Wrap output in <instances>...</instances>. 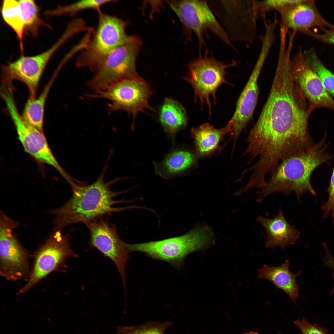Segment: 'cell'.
<instances>
[{
    "label": "cell",
    "instance_id": "cell-33",
    "mask_svg": "<svg viewBox=\"0 0 334 334\" xmlns=\"http://www.w3.org/2000/svg\"><path fill=\"white\" fill-rule=\"evenodd\" d=\"M242 334H258V333L256 332H246V333H245Z\"/></svg>",
    "mask_w": 334,
    "mask_h": 334
},
{
    "label": "cell",
    "instance_id": "cell-30",
    "mask_svg": "<svg viewBox=\"0 0 334 334\" xmlns=\"http://www.w3.org/2000/svg\"><path fill=\"white\" fill-rule=\"evenodd\" d=\"M294 323L302 334H328L326 329L316 324L311 323L305 319L297 320Z\"/></svg>",
    "mask_w": 334,
    "mask_h": 334
},
{
    "label": "cell",
    "instance_id": "cell-32",
    "mask_svg": "<svg viewBox=\"0 0 334 334\" xmlns=\"http://www.w3.org/2000/svg\"><path fill=\"white\" fill-rule=\"evenodd\" d=\"M323 246L325 250V253L323 258L324 265L331 268L333 271L332 276L334 279V257L332 255L328 250L325 243H323ZM334 289V287L333 290Z\"/></svg>",
    "mask_w": 334,
    "mask_h": 334
},
{
    "label": "cell",
    "instance_id": "cell-26",
    "mask_svg": "<svg viewBox=\"0 0 334 334\" xmlns=\"http://www.w3.org/2000/svg\"><path fill=\"white\" fill-rule=\"evenodd\" d=\"M172 325L171 321H149L135 326L119 327L116 334H165Z\"/></svg>",
    "mask_w": 334,
    "mask_h": 334
},
{
    "label": "cell",
    "instance_id": "cell-1",
    "mask_svg": "<svg viewBox=\"0 0 334 334\" xmlns=\"http://www.w3.org/2000/svg\"><path fill=\"white\" fill-rule=\"evenodd\" d=\"M290 67L288 61L277 62L267 99L248 135L257 146L273 153L293 152L312 140L308 128L312 110Z\"/></svg>",
    "mask_w": 334,
    "mask_h": 334
},
{
    "label": "cell",
    "instance_id": "cell-12",
    "mask_svg": "<svg viewBox=\"0 0 334 334\" xmlns=\"http://www.w3.org/2000/svg\"><path fill=\"white\" fill-rule=\"evenodd\" d=\"M98 12L96 29L83 52L89 59L100 61L110 52L126 43L130 36L126 32V23L116 16Z\"/></svg>",
    "mask_w": 334,
    "mask_h": 334
},
{
    "label": "cell",
    "instance_id": "cell-21",
    "mask_svg": "<svg viewBox=\"0 0 334 334\" xmlns=\"http://www.w3.org/2000/svg\"><path fill=\"white\" fill-rule=\"evenodd\" d=\"M194 161V156L191 152L175 150L168 154L161 162L154 163L155 171L161 177L168 179L187 169Z\"/></svg>",
    "mask_w": 334,
    "mask_h": 334
},
{
    "label": "cell",
    "instance_id": "cell-13",
    "mask_svg": "<svg viewBox=\"0 0 334 334\" xmlns=\"http://www.w3.org/2000/svg\"><path fill=\"white\" fill-rule=\"evenodd\" d=\"M2 97L25 151L39 161L53 166L66 180L69 179L71 177L65 172L56 159L42 132L27 122L19 114L12 93H6Z\"/></svg>",
    "mask_w": 334,
    "mask_h": 334
},
{
    "label": "cell",
    "instance_id": "cell-6",
    "mask_svg": "<svg viewBox=\"0 0 334 334\" xmlns=\"http://www.w3.org/2000/svg\"><path fill=\"white\" fill-rule=\"evenodd\" d=\"M235 62L226 64L213 57L201 55L191 61L188 65L187 75L183 79L189 83L194 93V101L200 102L201 109L204 104L211 114V97L216 103V92L222 84L228 83L225 77L227 69L235 64Z\"/></svg>",
    "mask_w": 334,
    "mask_h": 334
},
{
    "label": "cell",
    "instance_id": "cell-2",
    "mask_svg": "<svg viewBox=\"0 0 334 334\" xmlns=\"http://www.w3.org/2000/svg\"><path fill=\"white\" fill-rule=\"evenodd\" d=\"M107 167V162L101 174L91 184L76 180L70 184L72 191L71 198L63 205L50 211L54 218V230L109 216L128 208L115 206L123 201L115 199L121 192L113 191L110 186L122 179L116 178L106 182L104 177Z\"/></svg>",
    "mask_w": 334,
    "mask_h": 334
},
{
    "label": "cell",
    "instance_id": "cell-19",
    "mask_svg": "<svg viewBox=\"0 0 334 334\" xmlns=\"http://www.w3.org/2000/svg\"><path fill=\"white\" fill-rule=\"evenodd\" d=\"M232 131V126L229 122L220 129H216L209 123H205L191 129V133L196 152L200 155L204 156L217 149L225 136Z\"/></svg>",
    "mask_w": 334,
    "mask_h": 334
},
{
    "label": "cell",
    "instance_id": "cell-3",
    "mask_svg": "<svg viewBox=\"0 0 334 334\" xmlns=\"http://www.w3.org/2000/svg\"><path fill=\"white\" fill-rule=\"evenodd\" d=\"M325 137L306 151L281 162L270 177L265 186L257 192L256 201L260 203L269 195L276 192L284 194L295 193L298 200L306 191L317 195L310 182L315 169L324 163H329L332 156L327 150L329 142Z\"/></svg>",
    "mask_w": 334,
    "mask_h": 334
},
{
    "label": "cell",
    "instance_id": "cell-27",
    "mask_svg": "<svg viewBox=\"0 0 334 334\" xmlns=\"http://www.w3.org/2000/svg\"><path fill=\"white\" fill-rule=\"evenodd\" d=\"M19 2L25 29L35 34L42 23L38 16L36 5L32 0H20Z\"/></svg>",
    "mask_w": 334,
    "mask_h": 334
},
{
    "label": "cell",
    "instance_id": "cell-7",
    "mask_svg": "<svg viewBox=\"0 0 334 334\" xmlns=\"http://www.w3.org/2000/svg\"><path fill=\"white\" fill-rule=\"evenodd\" d=\"M141 45L138 37L130 36L126 43L105 57L94 76L88 82V87L94 91L123 79L139 76L135 62Z\"/></svg>",
    "mask_w": 334,
    "mask_h": 334
},
{
    "label": "cell",
    "instance_id": "cell-29",
    "mask_svg": "<svg viewBox=\"0 0 334 334\" xmlns=\"http://www.w3.org/2000/svg\"><path fill=\"white\" fill-rule=\"evenodd\" d=\"M327 192L329 195L328 199L323 204L321 209L324 212L323 217H327L330 213L334 223V168L330 178Z\"/></svg>",
    "mask_w": 334,
    "mask_h": 334
},
{
    "label": "cell",
    "instance_id": "cell-16",
    "mask_svg": "<svg viewBox=\"0 0 334 334\" xmlns=\"http://www.w3.org/2000/svg\"><path fill=\"white\" fill-rule=\"evenodd\" d=\"M267 58V55L264 54H259L249 79L238 99L234 113L229 122L232 126L234 143L253 116L258 97V79Z\"/></svg>",
    "mask_w": 334,
    "mask_h": 334
},
{
    "label": "cell",
    "instance_id": "cell-24",
    "mask_svg": "<svg viewBox=\"0 0 334 334\" xmlns=\"http://www.w3.org/2000/svg\"><path fill=\"white\" fill-rule=\"evenodd\" d=\"M302 54L305 60L317 74L328 92L331 96L334 97V74L320 61L314 49L304 51Z\"/></svg>",
    "mask_w": 334,
    "mask_h": 334
},
{
    "label": "cell",
    "instance_id": "cell-5",
    "mask_svg": "<svg viewBox=\"0 0 334 334\" xmlns=\"http://www.w3.org/2000/svg\"><path fill=\"white\" fill-rule=\"evenodd\" d=\"M152 94L149 84L139 76L121 80L104 88L86 94L85 96L109 101L107 107L109 114L122 110L131 115V129H133L138 113L144 112L146 109L154 112L148 103Z\"/></svg>",
    "mask_w": 334,
    "mask_h": 334
},
{
    "label": "cell",
    "instance_id": "cell-4",
    "mask_svg": "<svg viewBox=\"0 0 334 334\" xmlns=\"http://www.w3.org/2000/svg\"><path fill=\"white\" fill-rule=\"evenodd\" d=\"M213 236L210 227L201 226L180 236L145 243L126 244V246L130 252H144L153 259L165 261L178 268L189 254L208 247L213 242Z\"/></svg>",
    "mask_w": 334,
    "mask_h": 334
},
{
    "label": "cell",
    "instance_id": "cell-22",
    "mask_svg": "<svg viewBox=\"0 0 334 334\" xmlns=\"http://www.w3.org/2000/svg\"><path fill=\"white\" fill-rule=\"evenodd\" d=\"M58 73L57 71L55 73L37 99L28 98L22 116L25 121L42 132L45 102L51 86Z\"/></svg>",
    "mask_w": 334,
    "mask_h": 334
},
{
    "label": "cell",
    "instance_id": "cell-25",
    "mask_svg": "<svg viewBox=\"0 0 334 334\" xmlns=\"http://www.w3.org/2000/svg\"><path fill=\"white\" fill-rule=\"evenodd\" d=\"M116 2L110 0H83L77 1L71 4L63 6H60L56 9L47 11L45 13L47 15H74L83 11L92 9L98 12L101 11V8L107 4Z\"/></svg>",
    "mask_w": 334,
    "mask_h": 334
},
{
    "label": "cell",
    "instance_id": "cell-23",
    "mask_svg": "<svg viewBox=\"0 0 334 334\" xmlns=\"http://www.w3.org/2000/svg\"><path fill=\"white\" fill-rule=\"evenodd\" d=\"M2 15L5 22L15 32L23 52V36L25 29L19 0H4L3 1Z\"/></svg>",
    "mask_w": 334,
    "mask_h": 334
},
{
    "label": "cell",
    "instance_id": "cell-9",
    "mask_svg": "<svg viewBox=\"0 0 334 334\" xmlns=\"http://www.w3.org/2000/svg\"><path fill=\"white\" fill-rule=\"evenodd\" d=\"M19 223L0 212V273L7 280H15L28 273L27 253L13 231Z\"/></svg>",
    "mask_w": 334,
    "mask_h": 334
},
{
    "label": "cell",
    "instance_id": "cell-31",
    "mask_svg": "<svg viewBox=\"0 0 334 334\" xmlns=\"http://www.w3.org/2000/svg\"><path fill=\"white\" fill-rule=\"evenodd\" d=\"M323 32L318 33L311 30L307 35L326 43L334 45V29H327Z\"/></svg>",
    "mask_w": 334,
    "mask_h": 334
},
{
    "label": "cell",
    "instance_id": "cell-18",
    "mask_svg": "<svg viewBox=\"0 0 334 334\" xmlns=\"http://www.w3.org/2000/svg\"><path fill=\"white\" fill-rule=\"evenodd\" d=\"M289 260L288 259L278 266L270 267L264 264L258 270V277L269 280L276 289L283 291L295 301L300 296V288L296 283V279L301 272L296 274L292 273L289 269Z\"/></svg>",
    "mask_w": 334,
    "mask_h": 334
},
{
    "label": "cell",
    "instance_id": "cell-17",
    "mask_svg": "<svg viewBox=\"0 0 334 334\" xmlns=\"http://www.w3.org/2000/svg\"><path fill=\"white\" fill-rule=\"evenodd\" d=\"M256 221L266 232L265 245L267 248L273 249L278 246L284 250L287 246L294 244L299 238L300 232L287 221L281 207L278 214L273 218L259 215Z\"/></svg>",
    "mask_w": 334,
    "mask_h": 334
},
{
    "label": "cell",
    "instance_id": "cell-8",
    "mask_svg": "<svg viewBox=\"0 0 334 334\" xmlns=\"http://www.w3.org/2000/svg\"><path fill=\"white\" fill-rule=\"evenodd\" d=\"M168 2L183 27L195 34L200 49L205 45L204 35L208 31L232 47L228 33L218 22L206 1L173 0Z\"/></svg>",
    "mask_w": 334,
    "mask_h": 334
},
{
    "label": "cell",
    "instance_id": "cell-20",
    "mask_svg": "<svg viewBox=\"0 0 334 334\" xmlns=\"http://www.w3.org/2000/svg\"><path fill=\"white\" fill-rule=\"evenodd\" d=\"M159 120L165 131L172 138L186 126L188 121L184 108L170 98L164 100L160 110Z\"/></svg>",
    "mask_w": 334,
    "mask_h": 334
},
{
    "label": "cell",
    "instance_id": "cell-14",
    "mask_svg": "<svg viewBox=\"0 0 334 334\" xmlns=\"http://www.w3.org/2000/svg\"><path fill=\"white\" fill-rule=\"evenodd\" d=\"M291 71L312 109L325 108L334 111V100L316 71L305 60L301 48L292 59Z\"/></svg>",
    "mask_w": 334,
    "mask_h": 334
},
{
    "label": "cell",
    "instance_id": "cell-11",
    "mask_svg": "<svg viewBox=\"0 0 334 334\" xmlns=\"http://www.w3.org/2000/svg\"><path fill=\"white\" fill-rule=\"evenodd\" d=\"M90 234L89 244L111 259L117 266L125 287L126 265L130 258L126 243L120 238L115 225L110 223L108 216L84 223Z\"/></svg>",
    "mask_w": 334,
    "mask_h": 334
},
{
    "label": "cell",
    "instance_id": "cell-10",
    "mask_svg": "<svg viewBox=\"0 0 334 334\" xmlns=\"http://www.w3.org/2000/svg\"><path fill=\"white\" fill-rule=\"evenodd\" d=\"M77 255L71 249L69 235L61 230H54L37 250L28 282L19 292H27L42 279L64 265L70 257Z\"/></svg>",
    "mask_w": 334,
    "mask_h": 334
},
{
    "label": "cell",
    "instance_id": "cell-28",
    "mask_svg": "<svg viewBox=\"0 0 334 334\" xmlns=\"http://www.w3.org/2000/svg\"><path fill=\"white\" fill-rule=\"evenodd\" d=\"M296 0H256L257 11L259 18H265L266 13L273 10H280L294 2Z\"/></svg>",
    "mask_w": 334,
    "mask_h": 334
},
{
    "label": "cell",
    "instance_id": "cell-15",
    "mask_svg": "<svg viewBox=\"0 0 334 334\" xmlns=\"http://www.w3.org/2000/svg\"><path fill=\"white\" fill-rule=\"evenodd\" d=\"M280 24L295 33L307 35L313 27L322 31L334 29V25L328 22L320 14L313 0H296L278 11Z\"/></svg>",
    "mask_w": 334,
    "mask_h": 334
}]
</instances>
